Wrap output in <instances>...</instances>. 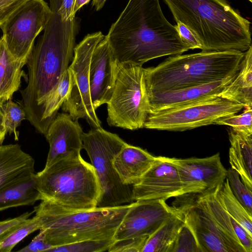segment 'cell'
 Listing matches in <instances>:
<instances>
[{"label":"cell","mask_w":252,"mask_h":252,"mask_svg":"<svg viewBox=\"0 0 252 252\" xmlns=\"http://www.w3.org/2000/svg\"><path fill=\"white\" fill-rule=\"evenodd\" d=\"M105 36L119 64L142 66L150 60L190 50L165 17L158 0H129Z\"/></svg>","instance_id":"obj_1"},{"label":"cell","mask_w":252,"mask_h":252,"mask_svg":"<svg viewBox=\"0 0 252 252\" xmlns=\"http://www.w3.org/2000/svg\"><path fill=\"white\" fill-rule=\"evenodd\" d=\"M79 28L78 18L64 21L59 14L52 12L43 35L28 58V85L20 91L19 104L26 112V119L35 128L40 105L72 62Z\"/></svg>","instance_id":"obj_2"},{"label":"cell","mask_w":252,"mask_h":252,"mask_svg":"<svg viewBox=\"0 0 252 252\" xmlns=\"http://www.w3.org/2000/svg\"><path fill=\"white\" fill-rule=\"evenodd\" d=\"M175 21L198 38L201 50L245 52L252 45L250 22L224 0H163Z\"/></svg>","instance_id":"obj_3"},{"label":"cell","mask_w":252,"mask_h":252,"mask_svg":"<svg viewBox=\"0 0 252 252\" xmlns=\"http://www.w3.org/2000/svg\"><path fill=\"white\" fill-rule=\"evenodd\" d=\"M244 55L230 50L171 56L156 66L144 68L146 92L180 89L231 77L239 71Z\"/></svg>","instance_id":"obj_4"},{"label":"cell","mask_w":252,"mask_h":252,"mask_svg":"<svg viewBox=\"0 0 252 252\" xmlns=\"http://www.w3.org/2000/svg\"><path fill=\"white\" fill-rule=\"evenodd\" d=\"M132 203L71 211L42 200L33 211L39 219L46 241L53 247L84 240L113 239Z\"/></svg>","instance_id":"obj_5"},{"label":"cell","mask_w":252,"mask_h":252,"mask_svg":"<svg viewBox=\"0 0 252 252\" xmlns=\"http://www.w3.org/2000/svg\"><path fill=\"white\" fill-rule=\"evenodd\" d=\"M41 200L71 211L96 207L100 189L93 165L81 156L59 160L34 173Z\"/></svg>","instance_id":"obj_6"},{"label":"cell","mask_w":252,"mask_h":252,"mask_svg":"<svg viewBox=\"0 0 252 252\" xmlns=\"http://www.w3.org/2000/svg\"><path fill=\"white\" fill-rule=\"evenodd\" d=\"M82 140L100 189L96 207H116L133 202L132 186L122 182L113 165L114 158L126 143L117 134L101 126L83 132Z\"/></svg>","instance_id":"obj_7"},{"label":"cell","mask_w":252,"mask_h":252,"mask_svg":"<svg viewBox=\"0 0 252 252\" xmlns=\"http://www.w3.org/2000/svg\"><path fill=\"white\" fill-rule=\"evenodd\" d=\"M107 105V122L111 126L134 130L144 128L149 111L144 68L119 64L112 96Z\"/></svg>","instance_id":"obj_8"},{"label":"cell","mask_w":252,"mask_h":252,"mask_svg":"<svg viewBox=\"0 0 252 252\" xmlns=\"http://www.w3.org/2000/svg\"><path fill=\"white\" fill-rule=\"evenodd\" d=\"M243 108L240 104L217 97L150 113L144 127L183 131L213 124L219 119L236 114Z\"/></svg>","instance_id":"obj_9"},{"label":"cell","mask_w":252,"mask_h":252,"mask_svg":"<svg viewBox=\"0 0 252 252\" xmlns=\"http://www.w3.org/2000/svg\"><path fill=\"white\" fill-rule=\"evenodd\" d=\"M104 37L101 32L88 34L75 46L73 59L68 67L71 88L62 105L63 110L73 120L85 119L93 128L100 127L101 123L91 101L89 68L94 50Z\"/></svg>","instance_id":"obj_10"},{"label":"cell","mask_w":252,"mask_h":252,"mask_svg":"<svg viewBox=\"0 0 252 252\" xmlns=\"http://www.w3.org/2000/svg\"><path fill=\"white\" fill-rule=\"evenodd\" d=\"M52 13L44 0H29L0 26L8 50L24 65Z\"/></svg>","instance_id":"obj_11"},{"label":"cell","mask_w":252,"mask_h":252,"mask_svg":"<svg viewBox=\"0 0 252 252\" xmlns=\"http://www.w3.org/2000/svg\"><path fill=\"white\" fill-rule=\"evenodd\" d=\"M178 212L176 207L170 206L162 199L133 202L118 227L113 239L119 240L149 237Z\"/></svg>","instance_id":"obj_12"},{"label":"cell","mask_w":252,"mask_h":252,"mask_svg":"<svg viewBox=\"0 0 252 252\" xmlns=\"http://www.w3.org/2000/svg\"><path fill=\"white\" fill-rule=\"evenodd\" d=\"M180 177L182 195L202 193L222 185L226 178L227 169L219 153L203 158H172Z\"/></svg>","instance_id":"obj_13"},{"label":"cell","mask_w":252,"mask_h":252,"mask_svg":"<svg viewBox=\"0 0 252 252\" xmlns=\"http://www.w3.org/2000/svg\"><path fill=\"white\" fill-rule=\"evenodd\" d=\"M183 196L180 205L176 207L194 234L200 252H236L208 212L192 194Z\"/></svg>","instance_id":"obj_14"},{"label":"cell","mask_w":252,"mask_h":252,"mask_svg":"<svg viewBox=\"0 0 252 252\" xmlns=\"http://www.w3.org/2000/svg\"><path fill=\"white\" fill-rule=\"evenodd\" d=\"M182 195V185L171 158L158 156L150 168L132 187L133 201L167 199Z\"/></svg>","instance_id":"obj_15"},{"label":"cell","mask_w":252,"mask_h":252,"mask_svg":"<svg viewBox=\"0 0 252 252\" xmlns=\"http://www.w3.org/2000/svg\"><path fill=\"white\" fill-rule=\"evenodd\" d=\"M83 133L78 121L67 113H58L44 135L49 144L45 168L62 159L80 157Z\"/></svg>","instance_id":"obj_16"},{"label":"cell","mask_w":252,"mask_h":252,"mask_svg":"<svg viewBox=\"0 0 252 252\" xmlns=\"http://www.w3.org/2000/svg\"><path fill=\"white\" fill-rule=\"evenodd\" d=\"M119 63L104 36L92 54L89 68L90 91L94 109L107 104L114 90Z\"/></svg>","instance_id":"obj_17"},{"label":"cell","mask_w":252,"mask_h":252,"mask_svg":"<svg viewBox=\"0 0 252 252\" xmlns=\"http://www.w3.org/2000/svg\"><path fill=\"white\" fill-rule=\"evenodd\" d=\"M236 74L220 81L203 85L147 93L149 106L148 114L218 97V94L232 80Z\"/></svg>","instance_id":"obj_18"},{"label":"cell","mask_w":252,"mask_h":252,"mask_svg":"<svg viewBox=\"0 0 252 252\" xmlns=\"http://www.w3.org/2000/svg\"><path fill=\"white\" fill-rule=\"evenodd\" d=\"M156 158L147 150L126 143L114 158L113 165L122 182L132 186L150 168Z\"/></svg>","instance_id":"obj_19"},{"label":"cell","mask_w":252,"mask_h":252,"mask_svg":"<svg viewBox=\"0 0 252 252\" xmlns=\"http://www.w3.org/2000/svg\"><path fill=\"white\" fill-rule=\"evenodd\" d=\"M34 160L18 144L0 145V188L34 172Z\"/></svg>","instance_id":"obj_20"},{"label":"cell","mask_w":252,"mask_h":252,"mask_svg":"<svg viewBox=\"0 0 252 252\" xmlns=\"http://www.w3.org/2000/svg\"><path fill=\"white\" fill-rule=\"evenodd\" d=\"M218 97L252 107V46L244 52L239 71Z\"/></svg>","instance_id":"obj_21"},{"label":"cell","mask_w":252,"mask_h":252,"mask_svg":"<svg viewBox=\"0 0 252 252\" xmlns=\"http://www.w3.org/2000/svg\"><path fill=\"white\" fill-rule=\"evenodd\" d=\"M34 173L24 175L0 188V211L33 205L41 200Z\"/></svg>","instance_id":"obj_22"},{"label":"cell","mask_w":252,"mask_h":252,"mask_svg":"<svg viewBox=\"0 0 252 252\" xmlns=\"http://www.w3.org/2000/svg\"><path fill=\"white\" fill-rule=\"evenodd\" d=\"M24 65L16 59L6 47L3 37L0 39V105L12 99L20 87L21 79L27 78L22 70Z\"/></svg>","instance_id":"obj_23"},{"label":"cell","mask_w":252,"mask_h":252,"mask_svg":"<svg viewBox=\"0 0 252 252\" xmlns=\"http://www.w3.org/2000/svg\"><path fill=\"white\" fill-rule=\"evenodd\" d=\"M230 147L229 161L241 181L252 190V135H244L231 130L229 133Z\"/></svg>","instance_id":"obj_24"},{"label":"cell","mask_w":252,"mask_h":252,"mask_svg":"<svg viewBox=\"0 0 252 252\" xmlns=\"http://www.w3.org/2000/svg\"><path fill=\"white\" fill-rule=\"evenodd\" d=\"M71 85V73L68 68L62 75L57 87L40 105L35 128L40 133L45 134L49 126L66 99Z\"/></svg>","instance_id":"obj_25"},{"label":"cell","mask_w":252,"mask_h":252,"mask_svg":"<svg viewBox=\"0 0 252 252\" xmlns=\"http://www.w3.org/2000/svg\"><path fill=\"white\" fill-rule=\"evenodd\" d=\"M178 210L176 214L168 218L148 237L142 252H167L180 229L185 223L182 213Z\"/></svg>","instance_id":"obj_26"},{"label":"cell","mask_w":252,"mask_h":252,"mask_svg":"<svg viewBox=\"0 0 252 252\" xmlns=\"http://www.w3.org/2000/svg\"><path fill=\"white\" fill-rule=\"evenodd\" d=\"M218 194L229 215L252 236V215L235 198L226 178L223 183L218 187Z\"/></svg>","instance_id":"obj_27"},{"label":"cell","mask_w":252,"mask_h":252,"mask_svg":"<svg viewBox=\"0 0 252 252\" xmlns=\"http://www.w3.org/2000/svg\"><path fill=\"white\" fill-rule=\"evenodd\" d=\"M40 221L37 216L20 223L0 239V252H10L26 236L40 230Z\"/></svg>","instance_id":"obj_28"},{"label":"cell","mask_w":252,"mask_h":252,"mask_svg":"<svg viewBox=\"0 0 252 252\" xmlns=\"http://www.w3.org/2000/svg\"><path fill=\"white\" fill-rule=\"evenodd\" d=\"M3 114V126L7 133L13 134L15 140L19 138V132L17 128L22 121L26 119L24 109L19 104L9 99L1 106Z\"/></svg>","instance_id":"obj_29"},{"label":"cell","mask_w":252,"mask_h":252,"mask_svg":"<svg viewBox=\"0 0 252 252\" xmlns=\"http://www.w3.org/2000/svg\"><path fill=\"white\" fill-rule=\"evenodd\" d=\"M114 239L102 240H88L65 245L53 247L46 252H102L108 250Z\"/></svg>","instance_id":"obj_30"},{"label":"cell","mask_w":252,"mask_h":252,"mask_svg":"<svg viewBox=\"0 0 252 252\" xmlns=\"http://www.w3.org/2000/svg\"><path fill=\"white\" fill-rule=\"evenodd\" d=\"M226 179L235 198L252 215V190L243 183L238 173L231 168L227 170Z\"/></svg>","instance_id":"obj_31"},{"label":"cell","mask_w":252,"mask_h":252,"mask_svg":"<svg viewBox=\"0 0 252 252\" xmlns=\"http://www.w3.org/2000/svg\"><path fill=\"white\" fill-rule=\"evenodd\" d=\"M240 115H231L220 118L214 124L231 126L232 130L244 135H252V107L245 108Z\"/></svg>","instance_id":"obj_32"},{"label":"cell","mask_w":252,"mask_h":252,"mask_svg":"<svg viewBox=\"0 0 252 252\" xmlns=\"http://www.w3.org/2000/svg\"><path fill=\"white\" fill-rule=\"evenodd\" d=\"M167 252H200L195 236L186 223L180 229Z\"/></svg>","instance_id":"obj_33"},{"label":"cell","mask_w":252,"mask_h":252,"mask_svg":"<svg viewBox=\"0 0 252 252\" xmlns=\"http://www.w3.org/2000/svg\"><path fill=\"white\" fill-rule=\"evenodd\" d=\"M148 237H141L115 240L109 252H142Z\"/></svg>","instance_id":"obj_34"},{"label":"cell","mask_w":252,"mask_h":252,"mask_svg":"<svg viewBox=\"0 0 252 252\" xmlns=\"http://www.w3.org/2000/svg\"><path fill=\"white\" fill-rule=\"evenodd\" d=\"M75 0H49L52 12L59 14L63 21L72 20L75 17L73 13Z\"/></svg>","instance_id":"obj_35"},{"label":"cell","mask_w":252,"mask_h":252,"mask_svg":"<svg viewBox=\"0 0 252 252\" xmlns=\"http://www.w3.org/2000/svg\"><path fill=\"white\" fill-rule=\"evenodd\" d=\"M175 26L182 40L189 49H200V43L194 33L186 25L179 21H176Z\"/></svg>","instance_id":"obj_36"},{"label":"cell","mask_w":252,"mask_h":252,"mask_svg":"<svg viewBox=\"0 0 252 252\" xmlns=\"http://www.w3.org/2000/svg\"><path fill=\"white\" fill-rule=\"evenodd\" d=\"M29 0H0V26Z\"/></svg>","instance_id":"obj_37"},{"label":"cell","mask_w":252,"mask_h":252,"mask_svg":"<svg viewBox=\"0 0 252 252\" xmlns=\"http://www.w3.org/2000/svg\"><path fill=\"white\" fill-rule=\"evenodd\" d=\"M53 246L46 241L44 233L42 229L27 246L19 250L20 252H46Z\"/></svg>","instance_id":"obj_38"},{"label":"cell","mask_w":252,"mask_h":252,"mask_svg":"<svg viewBox=\"0 0 252 252\" xmlns=\"http://www.w3.org/2000/svg\"><path fill=\"white\" fill-rule=\"evenodd\" d=\"M33 212H26L19 217L0 221V239L16 226L29 219Z\"/></svg>","instance_id":"obj_39"},{"label":"cell","mask_w":252,"mask_h":252,"mask_svg":"<svg viewBox=\"0 0 252 252\" xmlns=\"http://www.w3.org/2000/svg\"><path fill=\"white\" fill-rule=\"evenodd\" d=\"M90 0H75L73 7V13L75 15L76 12L84 5L87 4Z\"/></svg>","instance_id":"obj_40"},{"label":"cell","mask_w":252,"mask_h":252,"mask_svg":"<svg viewBox=\"0 0 252 252\" xmlns=\"http://www.w3.org/2000/svg\"><path fill=\"white\" fill-rule=\"evenodd\" d=\"M106 0H93L92 6H94L96 11L100 10L104 6Z\"/></svg>","instance_id":"obj_41"},{"label":"cell","mask_w":252,"mask_h":252,"mask_svg":"<svg viewBox=\"0 0 252 252\" xmlns=\"http://www.w3.org/2000/svg\"><path fill=\"white\" fill-rule=\"evenodd\" d=\"M6 133L5 127L3 126L0 125V145L3 143Z\"/></svg>","instance_id":"obj_42"},{"label":"cell","mask_w":252,"mask_h":252,"mask_svg":"<svg viewBox=\"0 0 252 252\" xmlns=\"http://www.w3.org/2000/svg\"><path fill=\"white\" fill-rule=\"evenodd\" d=\"M0 125L3 126V114L0 105Z\"/></svg>","instance_id":"obj_43"},{"label":"cell","mask_w":252,"mask_h":252,"mask_svg":"<svg viewBox=\"0 0 252 252\" xmlns=\"http://www.w3.org/2000/svg\"><path fill=\"white\" fill-rule=\"evenodd\" d=\"M249 0L250 2H252V0Z\"/></svg>","instance_id":"obj_44"}]
</instances>
